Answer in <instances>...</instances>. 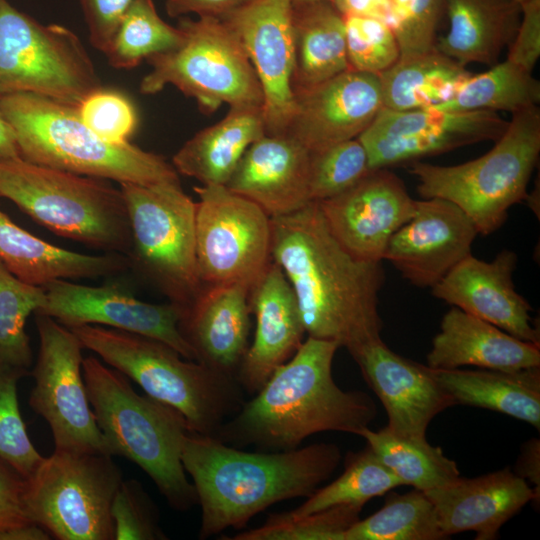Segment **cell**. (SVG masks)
Segmentation results:
<instances>
[{
  "label": "cell",
  "instance_id": "54",
  "mask_svg": "<svg viewBox=\"0 0 540 540\" xmlns=\"http://www.w3.org/2000/svg\"><path fill=\"white\" fill-rule=\"evenodd\" d=\"M20 157L14 131L0 111V160Z\"/></svg>",
  "mask_w": 540,
  "mask_h": 540
},
{
  "label": "cell",
  "instance_id": "53",
  "mask_svg": "<svg viewBox=\"0 0 540 540\" xmlns=\"http://www.w3.org/2000/svg\"><path fill=\"white\" fill-rule=\"evenodd\" d=\"M49 532L34 522L0 529V540H50Z\"/></svg>",
  "mask_w": 540,
  "mask_h": 540
},
{
  "label": "cell",
  "instance_id": "44",
  "mask_svg": "<svg viewBox=\"0 0 540 540\" xmlns=\"http://www.w3.org/2000/svg\"><path fill=\"white\" fill-rule=\"evenodd\" d=\"M22 377L0 369V457L27 478L44 456L32 444L20 412L17 383Z\"/></svg>",
  "mask_w": 540,
  "mask_h": 540
},
{
  "label": "cell",
  "instance_id": "29",
  "mask_svg": "<svg viewBox=\"0 0 540 540\" xmlns=\"http://www.w3.org/2000/svg\"><path fill=\"white\" fill-rule=\"evenodd\" d=\"M447 33L436 50L462 66H492L518 29L522 9L516 0H446Z\"/></svg>",
  "mask_w": 540,
  "mask_h": 540
},
{
  "label": "cell",
  "instance_id": "20",
  "mask_svg": "<svg viewBox=\"0 0 540 540\" xmlns=\"http://www.w3.org/2000/svg\"><path fill=\"white\" fill-rule=\"evenodd\" d=\"M287 134L309 152L357 138L383 108L379 75L348 69L305 89L294 90Z\"/></svg>",
  "mask_w": 540,
  "mask_h": 540
},
{
  "label": "cell",
  "instance_id": "13",
  "mask_svg": "<svg viewBox=\"0 0 540 540\" xmlns=\"http://www.w3.org/2000/svg\"><path fill=\"white\" fill-rule=\"evenodd\" d=\"M39 335L29 405L49 425L55 449L74 453L107 454L91 408L82 374L78 337L53 318L35 314Z\"/></svg>",
  "mask_w": 540,
  "mask_h": 540
},
{
  "label": "cell",
  "instance_id": "46",
  "mask_svg": "<svg viewBox=\"0 0 540 540\" xmlns=\"http://www.w3.org/2000/svg\"><path fill=\"white\" fill-rule=\"evenodd\" d=\"M77 112L88 128L112 143L128 142L138 124L130 99L121 92L102 87L88 94L78 105Z\"/></svg>",
  "mask_w": 540,
  "mask_h": 540
},
{
  "label": "cell",
  "instance_id": "43",
  "mask_svg": "<svg viewBox=\"0 0 540 540\" xmlns=\"http://www.w3.org/2000/svg\"><path fill=\"white\" fill-rule=\"evenodd\" d=\"M445 8L446 0H392L387 24L397 40L400 58L436 49V33Z\"/></svg>",
  "mask_w": 540,
  "mask_h": 540
},
{
  "label": "cell",
  "instance_id": "32",
  "mask_svg": "<svg viewBox=\"0 0 540 540\" xmlns=\"http://www.w3.org/2000/svg\"><path fill=\"white\" fill-rule=\"evenodd\" d=\"M293 90L305 89L348 69L343 15L331 1L292 2Z\"/></svg>",
  "mask_w": 540,
  "mask_h": 540
},
{
  "label": "cell",
  "instance_id": "56",
  "mask_svg": "<svg viewBox=\"0 0 540 540\" xmlns=\"http://www.w3.org/2000/svg\"><path fill=\"white\" fill-rule=\"evenodd\" d=\"M517 2H519L520 4H522L523 2L527 1V0H516Z\"/></svg>",
  "mask_w": 540,
  "mask_h": 540
},
{
  "label": "cell",
  "instance_id": "7",
  "mask_svg": "<svg viewBox=\"0 0 540 540\" xmlns=\"http://www.w3.org/2000/svg\"><path fill=\"white\" fill-rule=\"evenodd\" d=\"M0 196L53 233L105 253L128 256L131 229L123 194L107 179L0 160Z\"/></svg>",
  "mask_w": 540,
  "mask_h": 540
},
{
  "label": "cell",
  "instance_id": "28",
  "mask_svg": "<svg viewBox=\"0 0 540 540\" xmlns=\"http://www.w3.org/2000/svg\"><path fill=\"white\" fill-rule=\"evenodd\" d=\"M0 259L17 278L40 287L57 279L113 276L129 268L123 254L88 255L50 244L16 225L1 210Z\"/></svg>",
  "mask_w": 540,
  "mask_h": 540
},
{
  "label": "cell",
  "instance_id": "27",
  "mask_svg": "<svg viewBox=\"0 0 540 540\" xmlns=\"http://www.w3.org/2000/svg\"><path fill=\"white\" fill-rule=\"evenodd\" d=\"M429 367L516 371L540 367V345L518 339L495 325L452 307L442 318L427 354Z\"/></svg>",
  "mask_w": 540,
  "mask_h": 540
},
{
  "label": "cell",
  "instance_id": "9",
  "mask_svg": "<svg viewBox=\"0 0 540 540\" xmlns=\"http://www.w3.org/2000/svg\"><path fill=\"white\" fill-rule=\"evenodd\" d=\"M120 190L131 229L129 268L184 310L203 286L196 260V202L179 179L121 183Z\"/></svg>",
  "mask_w": 540,
  "mask_h": 540
},
{
  "label": "cell",
  "instance_id": "23",
  "mask_svg": "<svg viewBox=\"0 0 540 540\" xmlns=\"http://www.w3.org/2000/svg\"><path fill=\"white\" fill-rule=\"evenodd\" d=\"M249 303L256 319L255 334L236 380L244 392L254 395L296 353L306 331L293 290L273 261L251 285Z\"/></svg>",
  "mask_w": 540,
  "mask_h": 540
},
{
  "label": "cell",
  "instance_id": "10",
  "mask_svg": "<svg viewBox=\"0 0 540 540\" xmlns=\"http://www.w3.org/2000/svg\"><path fill=\"white\" fill-rule=\"evenodd\" d=\"M178 27L183 31L182 42L147 59L152 69L141 80V93L155 94L173 85L207 114L222 104L262 107L255 70L225 22L212 17L182 18Z\"/></svg>",
  "mask_w": 540,
  "mask_h": 540
},
{
  "label": "cell",
  "instance_id": "6",
  "mask_svg": "<svg viewBox=\"0 0 540 540\" xmlns=\"http://www.w3.org/2000/svg\"><path fill=\"white\" fill-rule=\"evenodd\" d=\"M70 330L84 348L137 383L146 395L180 412L191 432L214 436L245 401L235 377L188 360L162 341L100 325Z\"/></svg>",
  "mask_w": 540,
  "mask_h": 540
},
{
  "label": "cell",
  "instance_id": "39",
  "mask_svg": "<svg viewBox=\"0 0 540 540\" xmlns=\"http://www.w3.org/2000/svg\"><path fill=\"white\" fill-rule=\"evenodd\" d=\"M183 31L165 22L153 0H136L127 11L106 51L109 64L130 69L142 60L169 51L183 40Z\"/></svg>",
  "mask_w": 540,
  "mask_h": 540
},
{
  "label": "cell",
  "instance_id": "30",
  "mask_svg": "<svg viewBox=\"0 0 540 540\" xmlns=\"http://www.w3.org/2000/svg\"><path fill=\"white\" fill-rule=\"evenodd\" d=\"M265 134L261 106H233L223 119L187 140L172 165L202 185H226L249 146Z\"/></svg>",
  "mask_w": 540,
  "mask_h": 540
},
{
  "label": "cell",
  "instance_id": "25",
  "mask_svg": "<svg viewBox=\"0 0 540 540\" xmlns=\"http://www.w3.org/2000/svg\"><path fill=\"white\" fill-rule=\"evenodd\" d=\"M310 152L287 134H265L249 146L226 187L271 217L295 212L311 202Z\"/></svg>",
  "mask_w": 540,
  "mask_h": 540
},
{
  "label": "cell",
  "instance_id": "34",
  "mask_svg": "<svg viewBox=\"0 0 540 540\" xmlns=\"http://www.w3.org/2000/svg\"><path fill=\"white\" fill-rule=\"evenodd\" d=\"M366 445L403 485L423 492L442 487L460 476L457 464L425 438L403 436L386 427L360 434Z\"/></svg>",
  "mask_w": 540,
  "mask_h": 540
},
{
  "label": "cell",
  "instance_id": "2",
  "mask_svg": "<svg viewBox=\"0 0 540 540\" xmlns=\"http://www.w3.org/2000/svg\"><path fill=\"white\" fill-rule=\"evenodd\" d=\"M338 348L333 341L308 336L212 437L236 448L275 452L296 449L321 432L360 436L377 408L367 393L345 391L335 383L332 363Z\"/></svg>",
  "mask_w": 540,
  "mask_h": 540
},
{
  "label": "cell",
  "instance_id": "12",
  "mask_svg": "<svg viewBox=\"0 0 540 540\" xmlns=\"http://www.w3.org/2000/svg\"><path fill=\"white\" fill-rule=\"evenodd\" d=\"M79 37L0 0V96L28 92L78 107L101 87Z\"/></svg>",
  "mask_w": 540,
  "mask_h": 540
},
{
  "label": "cell",
  "instance_id": "3",
  "mask_svg": "<svg viewBox=\"0 0 540 540\" xmlns=\"http://www.w3.org/2000/svg\"><path fill=\"white\" fill-rule=\"evenodd\" d=\"M339 447L315 443L275 452H249L188 432L181 460L201 507L199 539L241 529L277 502L309 497L341 461Z\"/></svg>",
  "mask_w": 540,
  "mask_h": 540
},
{
  "label": "cell",
  "instance_id": "5",
  "mask_svg": "<svg viewBox=\"0 0 540 540\" xmlns=\"http://www.w3.org/2000/svg\"><path fill=\"white\" fill-rule=\"evenodd\" d=\"M24 160L79 175L121 183L152 184L179 179L162 156L129 143H112L80 119L77 107L28 92L0 96Z\"/></svg>",
  "mask_w": 540,
  "mask_h": 540
},
{
  "label": "cell",
  "instance_id": "42",
  "mask_svg": "<svg viewBox=\"0 0 540 540\" xmlns=\"http://www.w3.org/2000/svg\"><path fill=\"white\" fill-rule=\"evenodd\" d=\"M349 68L380 75L400 58L397 40L380 19L343 15Z\"/></svg>",
  "mask_w": 540,
  "mask_h": 540
},
{
  "label": "cell",
  "instance_id": "26",
  "mask_svg": "<svg viewBox=\"0 0 540 540\" xmlns=\"http://www.w3.org/2000/svg\"><path fill=\"white\" fill-rule=\"evenodd\" d=\"M249 289L242 283L203 285L179 322L196 361L235 378L249 346Z\"/></svg>",
  "mask_w": 540,
  "mask_h": 540
},
{
  "label": "cell",
  "instance_id": "1",
  "mask_svg": "<svg viewBox=\"0 0 540 540\" xmlns=\"http://www.w3.org/2000/svg\"><path fill=\"white\" fill-rule=\"evenodd\" d=\"M271 259L293 290L308 336L348 352L381 338L382 262L350 254L330 232L317 202L271 217Z\"/></svg>",
  "mask_w": 540,
  "mask_h": 540
},
{
  "label": "cell",
  "instance_id": "17",
  "mask_svg": "<svg viewBox=\"0 0 540 540\" xmlns=\"http://www.w3.org/2000/svg\"><path fill=\"white\" fill-rule=\"evenodd\" d=\"M292 0H252L221 19L241 42L260 82L266 134H284L295 108Z\"/></svg>",
  "mask_w": 540,
  "mask_h": 540
},
{
  "label": "cell",
  "instance_id": "8",
  "mask_svg": "<svg viewBox=\"0 0 540 540\" xmlns=\"http://www.w3.org/2000/svg\"><path fill=\"white\" fill-rule=\"evenodd\" d=\"M540 153V110L532 106L512 114L507 128L484 155L457 165L410 163L422 198L457 205L477 232L488 235L506 221L508 210L526 200L528 183Z\"/></svg>",
  "mask_w": 540,
  "mask_h": 540
},
{
  "label": "cell",
  "instance_id": "48",
  "mask_svg": "<svg viewBox=\"0 0 540 540\" xmlns=\"http://www.w3.org/2000/svg\"><path fill=\"white\" fill-rule=\"evenodd\" d=\"M521 9V20L506 60L532 72L540 56V0H527Z\"/></svg>",
  "mask_w": 540,
  "mask_h": 540
},
{
  "label": "cell",
  "instance_id": "21",
  "mask_svg": "<svg viewBox=\"0 0 540 540\" xmlns=\"http://www.w3.org/2000/svg\"><path fill=\"white\" fill-rule=\"evenodd\" d=\"M349 353L385 408L386 428L393 433L425 438L434 417L456 405L428 366L398 355L381 338Z\"/></svg>",
  "mask_w": 540,
  "mask_h": 540
},
{
  "label": "cell",
  "instance_id": "55",
  "mask_svg": "<svg viewBox=\"0 0 540 540\" xmlns=\"http://www.w3.org/2000/svg\"><path fill=\"white\" fill-rule=\"evenodd\" d=\"M313 1H332V0H292V2H313Z\"/></svg>",
  "mask_w": 540,
  "mask_h": 540
},
{
  "label": "cell",
  "instance_id": "33",
  "mask_svg": "<svg viewBox=\"0 0 540 540\" xmlns=\"http://www.w3.org/2000/svg\"><path fill=\"white\" fill-rule=\"evenodd\" d=\"M471 73L438 50L399 58L379 75L383 107L396 111L431 108L449 100Z\"/></svg>",
  "mask_w": 540,
  "mask_h": 540
},
{
  "label": "cell",
  "instance_id": "15",
  "mask_svg": "<svg viewBox=\"0 0 540 540\" xmlns=\"http://www.w3.org/2000/svg\"><path fill=\"white\" fill-rule=\"evenodd\" d=\"M507 125L497 112L487 110L396 111L383 107L357 138L368 154L371 170L389 169L463 146L495 142Z\"/></svg>",
  "mask_w": 540,
  "mask_h": 540
},
{
  "label": "cell",
  "instance_id": "11",
  "mask_svg": "<svg viewBox=\"0 0 540 540\" xmlns=\"http://www.w3.org/2000/svg\"><path fill=\"white\" fill-rule=\"evenodd\" d=\"M122 480L110 455L54 450L25 480L27 518L58 540H114L111 503Z\"/></svg>",
  "mask_w": 540,
  "mask_h": 540
},
{
  "label": "cell",
  "instance_id": "4",
  "mask_svg": "<svg viewBox=\"0 0 540 540\" xmlns=\"http://www.w3.org/2000/svg\"><path fill=\"white\" fill-rule=\"evenodd\" d=\"M82 374L107 453L138 465L171 508L186 512L198 504L181 460L183 440L190 432L183 415L138 394L128 377L94 356L83 359Z\"/></svg>",
  "mask_w": 540,
  "mask_h": 540
},
{
  "label": "cell",
  "instance_id": "35",
  "mask_svg": "<svg viewBox=\"0 0 540 540\" xmlns=\"http://www.w3.org/2000/svg\"><path fill=\"white\" fill-rule=\"evenodd\" d=\"M540 82L532 72L505 60L485 72L470 75L447 101L432 109L444 112L506 111L515 113L536 106Z\"/></svg>",
  "mask_w": 540,
  "mask_h": 540
},
{
  "label": "cell",
  "instance_id": "19",
  "mask_svg": "<svg viewBox=\"0 0 540 540\" xmlns=\"http://www.w3.org/2000/svg\"><path fill=\"white\" fill-rule=\"evenodd\" d=\"M478 234L471 219L441 198L416 200L414 216L391 237L383 260L411 284L432 288L471 254Z\"/></svg>",
  "mask_w": 540,
  "mask_h": 540
},
{
  "label": "cell",
  "instance_id": "51",
  "mask_svg": "<svg viewBox=\"0 0 540 540\" xmlns=\"http://www.w3.org/2000/svg\"><path fill=\"white\" fill-rule=\"evenodd\" d=\"M516 475L523 478L526 482L534 485V490L539 496L540 488V441L531 439L524 443L521 453L513 471Z\"/></svg>",
  "mask_w": 540,
  "mask_h": 540
},
{
  "label": "cell",
  "instance_id": "31",
  "mask_svg": "<svg viewBox=\"0 0 540 540\" xmlns=\"http://www.w3.org/2000/svg\"><path fill=\"white\" fill-rule=\"evenodd\" d=\"M432 377L456 404L489 409L540 429V370L435 369Z\"/></svg>",
  "mask_w": 540,
  "mask_h": 540
},
{
  "label": "cell",
  "instance_id": "37",
  "mask_svg": "<svg viewBox=\"0 0 540 540\" xmlns=\"http://www.w3.org/2000/svg\"><path fill=\"white\" fill-rule=\"evenodd\" d=\"M404 486L366 445L359 452L347 454L343 473L328 485L317 488L290 516H304L338 505H358Z\"/></svg>",
  "mask_w": 540,
  "mask_h": 540
},
{
  "label": "cell",
  "instance_id": "36",
  "mask_svg": "<svg viewBox=\"0 0 540 540\" xmlns=\"http://www.w3.org/2000/svg\"><path fill=\"white\" fill-rule=\"evenodd\" d=\"M432 501L425 492L413 489L390 494L385 504L369 517L356 521L343 540H442Z\"/></svg>",
  "mask_w": 540,
  "mask_h": 540
},
{
  "label": "cell",
  "instance_id": "24",
  "mask_svg": "<svg viewBox=\"0 0 540 540\" xmlns=\"http://www.w3.org/2000/svg\"><path fill=\"white\" fill-rule=\"evenodd\" d=\"M446 538L473 531L476 540H494L501 527L539 496L510 468L475 478H461L425 492Z\"/></svg>",
  "mask_w": 540,
  "mask_h": 540
},
{
  "label": "cell",
  "instance_id": "40",
  "mask_svg": "<svg viewBox=\"0 0 540 540\" xmlns=\"http://www.w3.org/2000/svg\"><path fill=\"white\" fill-rule=\"evenodd\" d=\"M362 506L338 505L304 516L286 512L268 515L259 527L242 531L231 540H343L360 519Z\"/></svg>",
  "mask_w": 540,
  "mask_h": 540
},
{
  "label": "cell",
  "instance_id": "22",
  "mask_svg": "<svg viewBox=\"0 0 540 540\" xmlns=\"http://www.w3.org/2000/svg\"><path fill=\"white\" fill-rule=\"evenodd\" d=\"M517 261L511 250L501 251L490 262L470 254L431 288L432 295L518 339L540 345L532 307L515 290Z\"/></svg>",
  "mask_w": 540,
  "mask_h": 540
},
{
  "label": "cell",
  "instance_id": "38",
  "mask_svg": "<svg viewBox=\"0 0 540 540\" xmlns=\"http://www.w3.org/2000/svg\"><path fill=\"white\" fill-rule=\"evenodd\" d=\"M45 298L43 287L23 282L0 259V369L30 373L33 353L25 324Z\"/></svg>",
  "mask_w": 540,
  "mask_h": 540
},
{
  "label": "cell",
  "instance_id": "45",
  "mask_svg": "<svg viewBox=\"0 0 540 540\" xmlns=\"http://www.w3.org/2000/svg\"><path fill=\"white\" fill-rule=\"evenodd\" d=\"M114 540H164L159 510L136 479L122 480L112 503Z\"/></svg>",
  "mask_w": 540,
  "mask_h": 540
},
{
  "label": "cell",
  "instance_id": "49",
  "mask_svg": "<svg viewBox=\"0 0 540 540\" xmlns=\"http://www.w3.org/2000/svg\"><path fill=\"white\" fill-rule=\"evenodd\" d=\"M26 478L0 457V529L31 522L24 508Z\"/></svg>",
  "mask_w": 540,
  "mask_h": 540
},
{
  "label": "cell",
  "instance_id": "41",
  "mask_svg": "<svg viewBox=\"0 0 540 540\" xmlns=\"http://www.w3.org/2000/svg\"><path fill=\"white\" fill-rule=\"evenodd\" d=\"M370 171L368 154L358 138L310 152L311 202L325 200L344 192Z\"/></svg>",
  "mask_w": 540,
  "mask_h": 540
},
{
  "label": "cell",
  "instance_id": "50",
  "mask_svg": "<svg viewBox=\"0 0 540 540\" xmlns=\"http://www.w3.org/2000/svg\"><path fill=\"white\" fill-rule=\"evenodd\" d=\"M252 0H166L165 9L170 17L195 14L198 17L223 19Z\"/></svg>",
  "mask_w": 540,
  "mask_h": 540
},
{
  "label": "cell",
  "instance_id": "16",
  "mask_svg": "<svg viewBox=\"0 0 540 540\" xmlns=\"http://www.w3.org/2000/svg\"><path fill=\"white\" fill-rule=\"evenodd\" d=\"M43 288L45 301L34 314L49 316L69 329L100 325L157 339L196 361L180 331L182 308L177 304L144 302L116 284L87 286L57 279Z\"/></svg>",
  "mask_w": 540,
  "mask_h": 540
},
{
  "label": "cell",
  "instance_id": "52",
  "mask_svg": "<svg viewBox=\"0 0 540 540\" xmlns=\"http://www.w3.org/2000/svg\"><path fill=\"white\" fill-rule=\"evenodd\" d=\"M342 15L373 17L387 23L392 0H332Z\"/></svg>",
  "mask_w": 540,
  "mask_h": 540
},
{
  "label": "cell",
  "instance_id": "14",
  "mask_svg": "<svg viewBox=\"0 0 540 540\" xmlns=\"http://www.w3.org/2000/svg\"><path fill=\"white\" fill-rule=\"evenodd\" d=\"M196 202V260L202 285L249 287L271 259V218L225 185H200Z\"/></svg>",
  "mask_w": 540,
  "mask_h": 540
},
{
  "label": "cell",
  "instance_id": "47",
  "mask_svg": "<svg viewBox=\"0 0 540 540\" xmlns=\"http://www.w3.org/2000/svg\"><path fill=\"white\" fill-rule=\"evenodd\" d=\"M136 0H79L91 44L105 52L123 17Z\"/></svg>",
  "mask_w": 540,
  "mask_h": 540
},
{
  "label": "cell",
  "instance_id": "18",
  "mask_svg": "<svg viewBox=\"0 0 540 540\" xmlns=\"http://www.w3.org/2000/svg\"><path fill=\"white\" fill-rule=\"evenodd\" d=\"M336 240L358 259L382 262L393 234L415 214L403 181L388 168L371 170L344 192L317 202Z\"/></svg>",
  "mask_w": 540,
  "mask_h": 540
}]
</instances>
